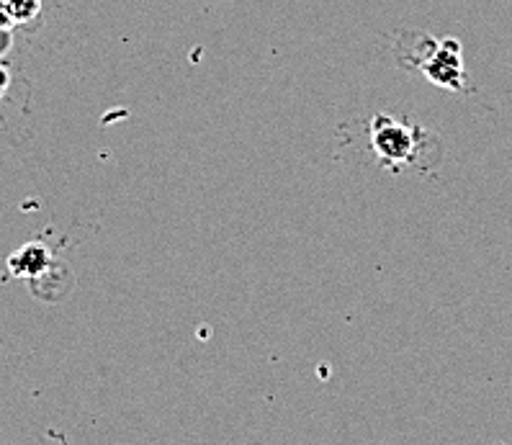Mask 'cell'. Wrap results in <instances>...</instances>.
Here are the masks:
<instances>
[{"label":"cell","instance_id":"cell-4","mask_svg":"<svg viewBox=\"0 0 512 445\" xmlns=\"http://www.w3.org/2000/svg\"><path fill=\"white\" fill-rule=\"evenodd\" d=\"M29 286L34 296H42V291H47V286H52L44 301H60L70 294V289H73V273H70L67 265H62L60 260H55L52 268H49L47 273H42L39 278H34V281H29Z\"/></svg>","mask_w":512,"mask_h":445},{"label":"cell","instance_id":"cell-2","mask_svg":"<svg viewBox=\"0 0 512 445\" xmlns=\"http://www.w3.org/2000/svg\"><path fill=\"white\" fill-rule=\"evenodd\" d=\"M422 70L435 85L458 91L464 85V62H461V44L456 39H446L433 49V55L422 62Z\"/></svg>","mask_w":512,"mask_h":445},{"label":"cell","instance_id":"cell-6","mask_svg":"<svg viewBox=\"0 0 512 445\" xmlns=\"http://www.w3.org/2000/svg\"><path fill=\"white\" fill-rule=\"evenodd\" d=\"M11 26H13V21L8 19V13L0 8V34H8V31H11Z\"/></svg>","mask_w":512,"mask_h":445},{"label":"cell","instance_id":"cell-3","mask_svg":"<svg viewBox=\"0 0 512 445\" xmlns=\"http://www.w3.org/2000/svg\"><path fill=\"white\" fill-rule=\"evenodd\" d=\"M55 263V255L44 242H29V245L19 247L16 253L8 255L6 268L11 278H26V281H34L42 273H47Z\"/></svg>","mask_w":512,"mask_h":445},{"label":"cell","instance_id":"cell-1","mask_svg":"<svg viewBox=\"0 0 512 445\" xmlns=\"http://www.w3.org/2000/svg\"><path fill=\"white\" fill-rule=\"evenodd\" d=\"M371 139L376 155L386 165L410 163L415 155V132L394 121L392 116H376L371 124Z\"/></svg>","mask_w":512,"mask_h":445},{"label":"cell","instance_id":"cell-5","mask_svg":"<svg viewBox=\"0 0 512 445\" xmlns=\"http://www.w3.org/2000/svg\"><path fill=\"white\" fill-rule=\"evenodd\" d=\"M0 8L8 13L13 24H26L37 19L42 11V0H0Z\"/></svg>","mask_w":512,"mask_h":445},{"label":"cell","instance_id":"cell-7","mask_svg":"<svg viewBox=\"0 0 512 445\" xmlns=\"http://www.w3.org/2000/svg\"><path fill=\"white\" fill-rule=\"evenodd\" d=\"M6 88H8V70L6 67H0V96L6 93Z\"/></svg>","mask_w":512,"mask_h":445}]
</instances>
